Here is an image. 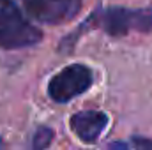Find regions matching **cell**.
I'll list each match as a JSON object with an SVG mask.
<instances>
[{
    "label": "cell",
    "instance_id": "obj_6",
    "mask_svg": "<svg viewBox=\"0 0 152 150\" xmlns=\"http://www.w3.org/2000/svg\"><path fill=\"white\" fill-rule=\"evenodd\" d=\"M53 138H55V131L51 127H48V125H41L34 133V136H32V149L41 150V149L50 147Z\"/></svg>",
    "mask_w": 152,
    "mask_h": 150
},
{
    "label": "cell",
    "instance_id": "obj_2",
    "mask_svg": "<svg viewBox=\"0 0 152 150\" xmlns=\"http://www.w3.org/2000/svg\"><path fill=\"white\" fill-rule=\"evenodd\" d=\"M42 41V30L36 27L14 0H0V48L23 50Z\"/></svg>",
    "mask_w": 152,
    "mask_h": 150
},
{
    "label": "cell",
    "instance_id": "obj_3",
    "mask_svg": "<svg viewBox=\"0 0 152 150\" xmlns=\"http://www.w3.org/2000/svg\"><path fill=\"white\" fill-rule=\"evenodd\" d=\"M94 85V71L85 64H71L60 69L48 81V97L53 103L66 104L85 94Z\"/></svg>",
    "mask_w": 152,
    "mask_h": 150
},
{
    "label": "cell",
    "instance_id": "obj_5",
    "mask_svg": "<svg viewBox=\"0 0 152 150\" xmlns=\"http://www.w3.org/2000/svg\"><path fill=\"white\" fill-rule=\"evenodd\" d=\"M108 115L101 110H83L69 118V127L76 138L87 145L96 143L108 127Z\"/></svg>",
    "mask_w": 152,
    "mask_h": 150
},
{
    "label": "cell",
    "instance_id": "obj_4",
    "mask_svg": "<svg viewBox=\"0 0 152 150\" xmlns=\"http://www.w3.org/2000/svg\"><path fill=\"white\" fill-rule=\"evenodd\" d=\"M25 11L41 23L64 25L81 11V0H21Z\"/></svg>",
    "mask_w": 152,
    "mask_h": 150
},
{
    "label": "cell",
    "instance_id": "obj_1",
    "mask_svg": "<svg viewBox=\"0 0 152 150\" xmlns=\"http://www.w3.org/2000/svg\"><path fill=\"white\" fill-rule=\"evenodd\" d=\"M99 28L112 37H124L131 32L138 34H152V7H122V5H108L96 7L88 18L76 28L67 34L58 44L60 53H67L80 36L87 30Z\"/></svg>",
    "mask_w": 152,
    "mask_h": 150
},
{
    "label": "cell",
    "instance_id": "obj_7",
    "mask_svg": "<svg viewBox=\"0 0 152 150\" xmlns=\"http://www.w3.org/2000/svg\"><path fill=\"white\" fill-rule=\"evenodd\" d=\"M110 147L113 149H152V140H147V138H142V136H134L129 143H110Z\"/></svg>",
    "mask_w": 152,
    "mask_h": 150
}]
</instances>
